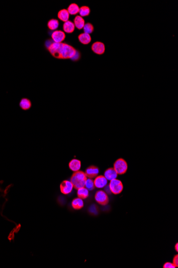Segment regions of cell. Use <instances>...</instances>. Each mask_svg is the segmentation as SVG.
Instances as JSON below:
<instances>
[{
  "instance_id": "cell-21",
  "label": "cell",
  "mask_w": 178,
  "mask_h": 268,
  "mask_svg": "<svg viewBox=\"0 0 178 268\" xmlns=\"http://www.w3.org/2000/svg\"><path fill=\"white\" fill-rule=\"evenodd\" d=\"M67 10L69 12V15H76L78 13H79V8L77 4L71 3L68 6Z\"/></svg>"
},
{
  "instance_id": "cell-1",
  "label": "cell",
  "mask_w": 178,
  "mask_h": 268,
  "mask_svg": "<svg viewBox=\"0 0 178 268\" xmlns=\"http://www.w3.org/2000/svg\"><path fill=\"white\" fill-rule=\"evenodd\" d=\"M46 47L50 54L57 59H71L76 61L81 57L80 53L77 50L65 42L55 43L52 40H48L46 41Z\"/></svg>"
},
{
  "instance_id": "cell-8",
  "label": "cell",
  "mask_w": 178,
  "mask_h": 268,
  "mask_svg": "<svg viewBox=\"0 0 178 268\" xmlns=\"http://www.w3.org/2000/svg\"><path fill=\"white\" fill-rule=\"evenodd\" d=\"M61 192L63 194H69L73 189V185L71 181H64L60 186Z\"/></svg>"
},
{
  "instance_id": "cell-7",
  "label": "cell",
  "mask_w": 178,
  "mask_h": 268,
  "mask_svg": "<svg viewBox=\"0 0 178 268\" xmlns=\"http://www.w3.org/2000/svg\"><path fill=\"white\" fill-rule=\"evenodd\" d=\"M91 49L94 53L97 55H103L105 53V45L101 42H95L91 46Z\"/></svg>"
},
{
  "instance_id": "cell-25",
  "label": "cell",
  "mask_w": 178,
  "mask_h": 268,
  "mask_svg": "<svg viewBox=\"0 0 178 268\" xmlns=\"http://www.w3.org/2000/svg\"><path fill=\"white\" fill-rule=\"evenodd\" d=\"M164 268H176L174 264L170 263V262H166L165 263L164 266H163Z\"/></svg>"
},
{
  "instance_id": "cell-24",
  "label": "cell",
  "mask_w": 178,
  "mask_h": 268,
  "mask_svg": "<svg viewBox=\"0 0 178 268\" xmlns=\"http://www.w3.org/2000/svg\"><path fill=\"white\" fill-rule=\"evenodd\" d=\"M85 188L87 189L89 191H92L95 189V186L94 184V181H92L91 178H87L85 184Z\"/></svg>"
},
{
  "instance_id": "cell-5",
  "label": "cell",
  "mask_w": 178,
  "mask_h": 268,
  "mask_svg": "<svg viewBox=\"0 0 178 268\" xmlns=\"http://www.w3.org/2000/svg\"><path fill=\"white\" fill-rule=\"evenodd\" d=\"M95 200L102 206H106L109 202V198L107 193L103 191H97L95 194Z\"/></svg>"
},
{
  "instance_id": "cell-2",
  "label": "cell",
  "mask_w": 178,
  "mask_h": 268,
  "mask_svg": "<svg viewBox=\"0 0 178 268\" xmlns=\"http://www.w3.org/2000/svg\"><path fill=\"white\" fill-rule=\"evenodd\" d=\"M87 177L85 173L81 171H77L74 173L71 176V181L73 185V187L78 189L81 187H85V182Z\"/></svg>"
},
{
  "instance_id": "cell-22",
  "label": "cell",
  "mask_w": 178,
  "mask_h": 268,
  "mask_svg": "<svg viewBox=\"0 0 178 268\" xmlns=\"http://www.w3.org/2000/svg\"><path fill=\"white\" fill-rule=\"evenodd\" d=\"M90 12H91V10L89 6H83L81 8H79V16H81L82 17L89 16Z\"/></svg>"
},
{
  "instance_id": "cell-11",
  "label": "cell",
  "mask_w": 178,
  "mask_h": 268,
  "mask_svg": "<svg viewBox=\"0 0 178 268\" xmlns=\"http://www.w3.org/2000/svg\"><path fill=\"white\" fill-rule=\"evenodd\" d=\"M63 32L68 34H71L73 33L74 31H75V26L74 23L71 20H68L63 23Z\"/></svg>"
},
{
  "instance_id": "cell-20",
  "label": "cell",
  "mask_w": 178,
  "mask_h": 268,
  "mask_svg": "<svg viewBox=\"0 0 178 268\" xmlns=\"http://www.w3.org/2000/svg\"><path fill=\"white\" fill-rule=\"evenodd\" d=\"M78 197L81 199H85L89 196V190L84 187L77 189Z\"/></svg>"
},
{
  "instance_id": "cell-13",
  "label": "cell",
  "mask_w": 178,
  "mask_h": 268,
  "mask_svg": "<svg viewBox=\"0 0 178 268\" xmlns=\"http://www.w3.org/2000/svg\"><path fill=\"white\" fill-rule=\"evenodd\" d=\"M81 167V161L77 159H73L69 162V168L74 172L79 171Z\"/></svg>"
},
{
  "instance_id": "cell-10",
  "label": "cell",
  "mask_w": 178,
  "mask_h": 268,
  "mask_svg": "<svg viewBox=\"0 0 178 268\" xmlns=\"http://www.w3.org/2000/svg\"><path fill=\"white\" fill-rule=\"evenodd\" d=\"M99 172V170L95 166H90L85 171V175L89 178H94L97 177Z\"/></svg>"
},
{
  "instance_id": "cell-6",
  "label": "cell",
  "mask_w": 178,
  "mask_h": 268,
  "mask_svg": "<svg viewBox=\"0 0 178 268\" xmlns=\"http://www.w3.org/2000/svg\"><path fill=\"white\" fill-rule=\"evenodd\" d=\"M52 40L55 43H61L65 40L66 34L61 30H55L51 34Z\"/></svg>"
},
{
  "instance_id": "cell-9",
  "label": "cell",
  "mask_w": 178,
  "mask_h": 268,
  "mask_svg": "<svg viewBox=\"0 0 178 268\" xmlns=\"http://www.w3.org/2000/svg\"><path fill=\"white\" fill-rule=\"evenodd\" d=\"M107 183L108 181L107 179L106 178L105 176H98L95 178L94 181L95 186L97 188H99V189H101L106 186L107 185Z\"/></svg>"
},
{
  "instance_id": "cell-23",
  "label": "cell",
  "mask_w": 178,
  "mask_h": 268,
  "mask_svg": "<svg viewBox=\"0 0 178 268\" xmlns=\"http://www.w3.org/2000/svg\"><path fill=\"white\" fill-rule=\"evenodd\" d=\"M94 30H95L94 26L90 23H87L85 24L84 28H83L84 33H87V34H90L92 33L94 31Z\"/></svg>"
},
{
  "instance_id": "cell-16",
  "label": "cell",
  "mask_w": 178,
  "mask_h": 268,
  "mask_svg": "<svg viewBox=\"0 0 178 268\" xmlns=\"http://www.w3.org/2000/svg\"><path fill=\"white\" fill-rule=\"evenodd\" d=\"M69 15H70L67 10L63 9L59 11L58 13V18H59L60 20H62V22L65 23L69 20Z\"/></svg>"
},
{
  "instance_id": "cell-19",
  "label": "cell",
  "mask_w": 178,
  "mask_h": 268,
  "mask_svg": "<svg viewBox=\"0 0 178 268\" xmlns=\"http://www.w3.org/2000/svg\"><path fill=\"white\" fill-rule=\"evenodd\" d=\"M71 206H73V208L76 210H79L83 208L84 206V203L82 199H80L79 198H75L72 201Z\"/></svg>"
},
{
  "instance_id": "cell-4",
  "label": "cell",
  "mask_w": 178,
  "mask_h": 268,
  "mask_svg": "<svg viewBox=\"0 0 178 268\" xmlns=\"http://www.w3.org/2000/svg\"><path fill=\"white\" fill-rule=\"evenodd\" d=\"M109 187L111 192L114 194H119L123 191V184L121 181L114 179L110 181Z\"/></svg>"
},
{
  "instance_id": "cell-12",
  "label": "cell",
  "mask_w": 178,
  "mask_h": 268,
  "mask_svg": "<svg viewBox=\"0 0 178 268\" xmlns=\"http://www.w3.org/2000/svg\"><path fill=\"white\" fill-rule=\"evenodd\" d=\"M104 176L107 179V181H111L114 179H116L117 174L114 168H110L105 171Z\"/></svg>"
},
{
  "instance_id": "cell-15",
  "label": "cell",
  "mask_w": 178,
  "mask_h": 268,
  "mask_svg": "<svg viewBox=\"0 0 178 268\" xmlns=\"http://www.w3.org/2000/svg\"><path fill=\"white\" fill-rule=\"evenodd\" d=\"M78 39L81 44L85 45H87L91 41V37L90 35L85 33H82L81 34H79V36H78Z\"/></svg>"
},
{
  "instance_id": "cell-17",
  "label": "cell",
  "mask_w": 178,
  "mask_h": 268,
  "mask_svg": "<svg viewBox=\"0 0 178 268\" xmlns=\"http://www.w3.org/2000/svg\"><path fill=\"white\" fill-rule=\"evenodd\" d=\"M59 20L54 18L50 19L47 23L48 28L51 31H55L59 27Z\"/></svg>"
},
{
  "instance_id": "cell-3",
  "label": "cell",
  "mask_w": 178,
  "mask_h": 268,
  "mask_svg": "<svg viewBox=\"0 0 178 268\" xmlns=\"http://www.w3.org/2000/svg\"><path fill=\"white\" fill-rule=\"evenodd\" d=\"M114 169L117 175H123L127 170V164L123 159H119L114 164Z\"/></svg>"
},
{
  "instance_id": "cell-26",
  "label": "cell",
  "mask_w": 178,
  "mask_h": 268,
  "mask_svg": "<svg viewBox=\"0 0 178 268\" xmlns=\"http://www.w3.org/2000/svg\"><path fill=\"white\" fill-rule=\"evenodd\" d=\"M173 264H174L175 266L177 268L178 267V255H176L174 256L173 260Z\"/></svg>"
},
{
  "instance_id": "cell-27",
  "label": "cell",
  "mask_w": 178,
  "mask_h": 268,
  "mask_svg": "<svg viewBox=\"0 0 178 268\" xmlns=\"http://www.w3.org/2000/svg\"><path fill=\"white\" fill-rule=\"evenodd\" d=\"M175 249L176 250V252H178V243H176V246H175Z\"/></svg>"
},
{
  "instance_id": "cell-18",
  "label": "cell",
  "mask_w": 178,
  "mask_h": 268,
  "mask_svg": "<svg viewBox=\"0 0 178 268\" xmlns=\"http://www.w3.org/2000/svg\"><path fill=\"white\" fill-rule=\"evenodd\" d=\"M19 105H20V107L22 108V109L27 110L30 109V108H31L32 103L30 100L26 99V98H23L21 100L20 103H19Z\"/></svg>"
},
{
  "instance_id": "cell-14",
  "label": "cell",
  "mask_w": 178,
  "mask_h": 268,
  "mask_svg": "<svg viewBox=\"0 0 178 268\" xmlns=\"http://www.w3.org/2000/svg\"><path fill=\"white\" fill-rule=\"evenodd\" d=\"M74 24L78 30H82L85 25V20L81 16L77 15L74 19Z\"/></svg>"
}]
</instances>
